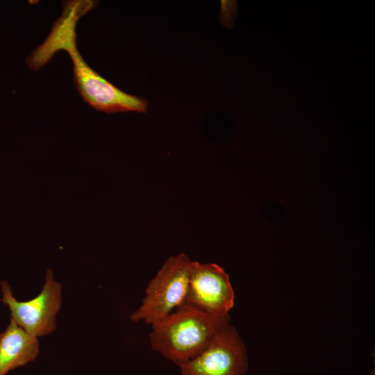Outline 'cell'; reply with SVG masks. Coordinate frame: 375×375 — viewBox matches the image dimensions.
Wrapping results in <instances>:
<instances>
[{
    "label": "cell",
    "mask_w": 375,
    "mask_h": 375,
    "mask_svg": "<svg viewBox=\"0 0 375 375\" xmlns=\"http://www.w3.org/2000/svg\"><path fill=\"white\" fill-rule=\"evenodd\" d=\"M245 346L230 324L220 329L199 355L179 367L180 375H245Z\"/></svg>",
    "instance_id": "cell-5"
},
{
    "label": "cell",
    "mask_w": 375,
    "mask_h": 375,
    "mask_svg": "<svg viewBox=\"0 0 375 375\" xmlns=\"http://www.w3.org/2000/svg\"><path fill=\"white\" fill-rule=\"evenodd\" d=\"M192 261L183 253L169 256L149 282L142 303L131 315V321L153 325L182 305L187 295Z\"/></svg>",
    "instance_id": "cell-3"
},
{
    "label": "cell",
    "mask_w": 375,
    "mask_h": 375,
    "mask_svg": "<svg viewBox=\"0 0 375 375\" xmlns=\"http://www.w3.org/2000/svg\"><path fill=\"white\" fill-rule=\"evenodd\" d=\"M229 320L228 315H212L184 302L151 325L150 344L153 351L180 367L203 351Z\"/></svg>",
    "instance_id": "cell-2"
},
{
    "label": "cell",
    "mask_w": 375,
    "mask_h": 375,
    "mask_svg": "<svg viewBox=\"0 0 375 375\" xmlns=\"http://www.w3.org/2000/svg\"><path fill=\"white\" fill-rule=\"evenodd\" d=\"M1 288L3 296L0 300L10 309L11 319L26 333L38 338L56 329V316L62 303V285L53 279L50 269L47 272L42 291L29 301H17L6 281H1Z\"/></svg>",
    "instance_id": "cell-4"
},
{
    "label": "cell",
    "mask_w": 375,
    "mask_h": 375,
    "mask_svg": "<svg viewBox=\"0 0 375 375\" xmlns=\"http://www.w3.org/2000/svg\"><path fill=\"white\" fill-rule=\"evenodd\" d=\"M39 353L38 338L26 333L12 319L0 333V375L35 360Z\"/></svg>",
    "instance_id": "cell-7"
},
{
    "label": "cell",
    "mask_w": 375,
    "mask_h": 375,
    "mask_svg": "<svg viewBox=\"0 0 375 375\" xmlns=\"http://www.w3.org/2000/svg\"><path fill=\"white\" fill-rule=\"evenodd\" d=\"M92 5L90 1L67 3L45 41L27 58V64L31 68L38 69L58 50H65L73 63L75 85L85 103L95 110L107 113H144L149 106L146 99L127 94L101 76L86 63L77 49L76 22Z\"/></svg>",
    "instance_id": "cell-1"
},
{
    "label": "cell",
    "mask_w": 375,
    "mask_h": 375,
    "mask_svg": "<svg viewBox=\"0 0 375 375\" xmlns=\"http://www.w3.org/2000/svg\"><path fill=\"white\" fill-rule=\"evenodd\" d=\"M235 294L229 276L215 263L192 261L185 302L212 315H228Z\"/></svg>",
    "instance_id": "cell-6"
}]
</instances>
